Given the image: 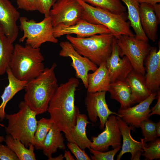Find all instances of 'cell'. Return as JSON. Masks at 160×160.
Here are the masks:
<instances>
[{
  "label": "cell",
  "instance_id": "46",
  "mask_svg": "<svg viewBox=\"0 0 160 160\" xmlns=\"http://www.w3.org/2000/svg\"><path fill=\"white\" fill-rule=\"evenodd\" d=\"M54 0L55 1V2L56 1H57L58 0Z\"/></svg>",
  "mask_w": 160,
  "mask_h": 160
},
{
  "label": "cell",
  "instance_id": "31",
  "mask_svg": "<svg viewBox=\"0 0 160 160\" xmlns=\"http://www.w3.org/2000/svg\"><path fill=\"white\" fill-rule=\"evenodd\" d=\"M143 148V152L141 156L145 160H152L160 159V139L156 138L153 141L149 142Z\"/></svg>",
  "mask_w": 160,
  "mask_h": 160
},
{
  "label": "cell",
  "instance_id": "23",
  "mask_svg": "<svg viewBox=\"0 0 160 160\" xmlns=\"http://www.w3.org/2000/svg\"><path fill=\"white\" fill-rule=\"evenodd\" d=\"M7 73L9 81V84L6 87L1 96L2 101L0 105V121L2 122L5 118L4 110L7 103L17 92L24 89L28 81H21L16 78L13 75L9 67Z\"/></svg>",
  "mask_w": 160,
  "mask_h": 160
},
{
  "label": "cell",
  "instance_id": "11",
  "mask_svg": "<svg viewBox=\"0 0 160 160\" xmlns=\"http://www.w3.org/2000/svg\"><path fill=\"white\" fill-rule=\"evenodd\" d=\"M105 126L102 132L92 137L91 148L104 152L108 151L110 146L115 148L121 145L122 135L116 116L110 115Z\"/></svg>",
  "mask_w": 160,
  "mask_h": 160
},
{
  "label": "cell",
  "instance_id": "28",
  "mask_svg": "<svg viewBox=\"0 0 160 160\" xmlns=\"http://www.w3.org/2000/svg\"><path fill=\"white\" fill-rule=\"evenodd\" d=\"M14 45L4 34H0V75L4 74L9 64L13 55Z\"/></svg>",
  "mask_w": 160,
  "mask_h": 160
},
{
  "label": "cell",
  "instance_id": "44",
  "mask_svg": "<svg viewBox=\"0 0 160 160\" xmlns=\"http://www.w3.org/2000/svg\"><path fill=\"white\" fill-rule=\"evenodd\" d=\"M0 125L2 127H4V125L1 124H0ZM5 138L2 136L0 135V143H1L3 141H4Z\"/></svg>",
  "mask_w": 160,
  "mask_h": 160
},
{
  "label": "cell",
  "instance_id": "21",
  "mask_svg": "<svg viewBox=\"0 0 160 160\" xmlns=\"http://www.w3.org/2000/svg\"><path fill=\"white\" fill-rule=\"evenodd\" d=\"M144 75L133 69L125 79L130 89L134 104L145 100L152 93L147 87Z\"/></svg>",
  "mask_w": 160,
  "mask_h": 160
},
{
  "label": "cell",
  "instance_id": "18",
  "mask_svg": "<svg viewBox=\"0 0 160 160\" xmlns=\"http://www.w3.org/2000/svg\"><path fill=\"white\" fill-rule=\"evenodd\" d=\"M145 77L147 87L152 92L160 90V48L152 47L146 58Z\"/></svg>",
  "mask_w": 160,
  "mask_h": 160
},
{
  "label": "cell",
  "instance_id": "4",
  "mask_svg": "<svg viewBox=\"0 0 160 160\" xmlns=\"http://www.w3.org/2000/svg\"><path fill=\"white\" fill-rule=\"evenodd\" d=\"M115 37L111 33L79 38L67 35L66 38L76 51L99 66L111 55Z\"/></svg>",
  "mask_w": 160,
  "mask_h": 160
},
{
  "label": "cell",
  "instance_id": "13",
  "mask_svg": "<svg viewBox=\"0 0 160 160\" xmlns=\"http://www.w3.org/2000/svg\"><path fill=\"white\" fill-rule=\"evenodd\" d=\"M111 33L105 27L90 23L81 19L75 24L67 26L62 24L54 27L53 33L57 38L65 35L75 34L76 37L84 38L97 34Z\"/></svg>",
  "mask_w": 160,
  "mask_h": 160
},
{
  "label": "cell",
  "instance_id": "37",
  "mask_svg": "<svg viewBox=\"0 0 160 160\" xmlns=\"http://www.w3.org/2000/svg\"><path fill=\"white\" fill-rule=\"evenodd\" d=\"M38 6V11L44 14L45 17L49 15L51 7L55 2L54 0H37Z\"/></svg>",
  "mask_w": 160,
  "mask_h": 160
},
{
  "label": "cell",
  "instance_id": "36",
  "mask_svg": "<svg viewBox=\"0 0 160 160\" xmlns=\"http://www.w3.org/2000/svg\"><path fill=\"white\" fill-rule=\"evenodd\" d=\"M0 159L1 160H19L15 153L6 145L0 143Z\"/></svg>",
  "mask_w": 160,
  "mask_h": 160
},
{
  "label": "cell",
  "instance_id": "29",
  "mask_svg": "<svg viewBox=\"0 0 160 160\" xmlns=\"http://www.w3.org/2000/svg\"><path fill=\"white\" fill-rule=\"evenodd\" d=\"M53 124L52 120L50 118L43 117L37 121L33 143L36 150H42L46 136Z\"/></svg>",
  "mask_w": 160,
  "mask_h": 160
},
{
  "label": "cell",
  "instance_id": "10",
  "mask_svg": "<svg viewBox=\"0 0 160 160\" xmlns=\"http://www.w3.org/2000/svg\"><path fill=\"white\" fill-rule=\"evenodd\" d=\"M60 46L61 50L59 55L71 58L72 62L71 65L75 71L76 78L81 79L85 87L87 89L89 72L95 71L98 68L97 65L87 58L78 53L68 41L60 42Z\"/></svg>",
  "mask_w": 160,
  "mask_h": 160
},
{
  "label": "cell",
  "instance_id": "16",
  "mask_svg": "<svg viewBox=\"0 0 160 160\" xmlns=\"http://www.w3.org/2000/svg\"><path fill=\"white\" fill-rule=\"evenodd\" d=\"M20 17L19 12L9 0H0V25L4 34L13 43L18 35L17 23Z\"/></svg>",
  "mask_w": 160,
  "mask_h": 160
},
{
  "label": "cell",
  "instance_id": "32",
  "mask_svg": "<svg viewBox=\"0 0 160 160\" xmlns=\"http://www.w3.org/2000/svg\"><path fill=\"white\" fill-rule=\"evenodd\" d=\"M144 137V142L146 143L154 140L157 137L156 133V123L148 119L143 121L140 125Z\"/></svg>",
  "mask_w": 160,
  "mask_h": 160
},
{
  "label": "cell",
  "instance_id": "30",
  "mask_svg": "<svg viewBox=\"0 0 160 160\" xmlns=\"http://www.w3.org/2000/svg\"><path fill=\"white\" fill-rule=\"evenodd\" d=\"M83 0L92 6L118 15H125L126 10L120 0Z\"/></svg>",
  "mask_w": 160,
  "mask_h": 160
},
{
  "label": "cell",
  "instance_id": "45",
  "mask_svg": "<svg viewBox=\"0 0 160 160\" xmlns=\"http://www.w3.org/2000/svg\"><path fill=\"white\" fill-rule=\"evenodd\" d=\"M4 34V33L0 25V34Z\"/></svg>",
  "mask_w": 160,
  "mask_h": 160
},
{
  "label": "cell",
  "instance_id": "6",
  "mask_svg": "<svg viewBox=\"0 0 160 160\" xmlns=\"http://www.w3.org/2000/svg\"><path fill=\"white\" fill-rule=\"evenodd\" d=\"M77 0L83 8L81 19L91 23L105 27L116 38L122 35H134L129 23L126 21L125 15L114 14L92 6L83 0Z\"/></svg>",
  "mask_w": 160,
  "mask_h": 160
},
{
  "label": "cell",
  "instance_id": "33",
  "mask_svg": "<svg viewBox=\"0 0 160 160\" xmlns=\"http://www.w3.org/2000/svg\"><path fill=\"white\" fill-rule=\"evenodd\" d=\"M121 148V146L120 145L111 151L107 152L101 151L91 148L89 149L90 152L93 154V155L91 156V160H113L115 155Z\"/></svg>",
  "mask_w": 160,
  "mask_h": 160
},
{
  "label": "cell",
  "instance_id": "22",
  "mask_svg": "<svg viewBox=\"0 0 160 160\" xmlns=\"http://www.w3.org/2000/svg\"><path fill=\"white\" fill-rule=\"evenodd\" d=\"M93 72L88 74L87 92L108 91L111 81L106 62L100 64Z\"/></svg>",
  "mask_w": 160,
  "mask_h": 160
},
{
  "label": "cell",
  "instance_id": "43",
  "mask_svg": "<svg viewBox=\"0 0 160 160\" xmlns=\"http://www.w3.org/2000/svg\"><path fill=\"white\" fill-rule=\"evenodd\" d=\"M64 158L63 155L61 154L59 156L55 157H51L48 159L49 160H63Z\"/></svg>",
  "mask_w": 160,
  "mask_h": 160
},
{
  "label": "cell",
  "instance_id": "27",
  "mask_svg": "<svg viewBox=\"0 0 160 160\" xmlns=\"http://www.w3.org/2000/svg\"><path fill=\"white\" fill-rule=\"evenodd\" d=\"M4 141L16 154L19 160H36L33 144H30L28 148L20 141L7 134L5 136Z\"/></svg>",
  "mask_w": 160,
  "mask_h": 160
},
{
  "label": "cell",
  "instance_id": "9",
  "mask_svg": "<svg viewBox=\"0 0 160 160\" xmlns=\"http://www.w3.org/2000/svg\"><path fill=\"white\" fill-rule=\"evenodd\" d=\"M51 8L49 15L53 27L60 24L73 25L81 19L83 8L77 0H58Z\"/></svg>",
  "mask_w": 160,
  "mask_h": 160
},
{
  "label": "cell",
  "instance_id": "34",
  "mask_svg": "<svg viewBox=\"0 0 160 160\" xmlns=\"http://www.w3.org/2000/svg\"><path fill=\"white\" fill-rule=\"evenodd\" d=\"M67 146L72 153L74 155L77 160H91L86 153L84 150L81 149L76 143L68 142Z\"/></svg>",
  "mask_w": 160,
  "mask_h": 160
},
{
  "label": "cell",
  "instance_id": "7",
  "mask_svg": "<svg viewBox=\"0 0 160 160\" xmlns=\"http://www.w3.org/2000/svg\"><path fill=\"white\" fill-rule=\"evenodd\" d=\"M19 20L20 28L23 33L19 39L20 42L25 40V44L33 48H40L46 42L55 44L58 42L53 35V26L49 15L45 17L42 20L39 22L24 16L20 17Z\"/></svg>",
  "mask_w": 160,
  "mask_h": 160
},
{
  "label": "cell",
  "instance_id": "17",
  "mask_svg": "<svg viewBox=\"0 0 160 160\" xmlns=\"http://www.w3.org/2000/svg\"><path fill=\"white\" fill-rule=\"evenodd\" d=\"M116 117L123 138L121 150L117 155L116 160H120L122 156L127 153H131V160H140L143 152V148L147 144L144 142L143 138L140 139V142L134 140L130 133L131 131L133 130L134 127L131 125L129 126L120 117Z\"/></svg>",
  "mask_w": 160,
  "mask_h": 160
},
{
  "label": "cell",
  "instance_id": "39",
  "mask_svg": "<svg viewBox=\"0 0 160 160\" xmlns=\"http://www.w3.org/2000/svg\"><path fill=\"white\" fill-rule=\"evenodd\" d=\"M152 5L153 10L159 20H160V4L156 3Z\"/></svg>",
  "mask_w": 160,
  "mask_h": 160
},
{
  "label": "cell",
  "instance_id": "40",
  "mask_svg": "<svg viewBox=\"0 0 160 160\" xmlns=\"http://www.w3.org/2000/svg\"><path fill=\"white\" fill-rule=\"evenodd\" d=\"M140 3H144L153 5V4L159 3L160 0H135Z\"/></svg>",
  "mask_w": 160,
  "mask_h": 160
},
{
  "label": "cell",
  "instance_id": "1",
  "mask_svg": "<svg viewBox=\"0 0 160 160\" xmlns=\"http://www.w3.org/2000/svg\"><path fill=\"white\" fill-rule=\"evenodd\" d=\"M79 84L78 78H70L58 86L49 104L50 118L65 135H68L76 124L79 108L74 104L75 96Z\"/></svg>",
  "mask_w": 160,
  "mask_h": 160
},
{
  "label": "cell",
  "instance_id": "41",
  "mask_svg": "<svg viewBox=\"0 0 160 160\" xmlns=\"http://www.w3.org/2000/svg\"><path fill=\"white\" fill-rule=\"evenodd\" d=\"M64 158L67 160H74L75 159L68 151H65L64 155Z\"/></svg>",
  "mask_w": 160,
  "mask_h": 160
},
{
  "label": "cell",
  "instance_id": "42",
  "mask_svg": "<svg viewBox=\"0 0 160 160\" xmlns=\"http://www.w3.org/2000/svg\"><path fill=\"white\" fill-rule=\"evenodd\" d=\"M156 133L157 137L160 136V121L156 123Z\"/></svg>",
  "mask_w": 160,
  "mask_h": 160
},
{
  "label": "cell",
  "instance_id": "5",
  "mask_svg": "<svg viewBox=\"0 0 160 160\" xmlns=\"http://www.w3.org/2000/svg\"><path fill=\"white\" fill-rule=\"evenodd\" d=\"M19 111L13 114H6L5 118L8 124L5 127L7 135L20 141L26 148L33 144L37 121L36 113L32 110L24 101L18 105Z\"/></svg>",
  "mask_w": 160,
  "mask_h": 160
},
{
  "label": "cell",
  "instance_id": "26",
  "mask_svg": "<svg viewBox=\"0 0 160 160\" xmlns=\"http://www.w3.org/2000/svg\"><path fill=\"white\" fill-rule=\"evenodd\" d=\"M126 5L128 10V19L130 25L133 28L135 36L139 39L148 42V39L141 25L139 13V4L135 0H120Z\"/></svg>",
  "mask_w": 160,
  "mask_h": 160
},
{
  "label": "cell",
  "instance_id": "19",
  "mask_svg": "<svg viewBox=\"0 0 160 160\" xmlns=\"http://www.w3.org/2000/svg\"><path fill=\"white\" fill-rule=\"evenodd\" d=\"M139 5L140 21L143 29L148 39L154 42L158 39V26L160 20L156 15L152 5L141 3Z\"/></svg>",
  "mask_w": 160,
  "mask_h": 160
},
{
  "label": "cell",
  "instance_id": "38",
  "mask_svg": "<svg viewBox=\"0 0 160 160\" xmlns=\"http://www.w3.org/2000/svg\"><path fill=\"white\" fill-rule=\"evenodd\" d=\"M156 99L157 102L156 105L150 109L151 112L149 114V117L153 114L160 115V90L157 92Z\"/></svg>",
  "mask_w": 160,
  "mask_h": 160
},
{
  "label": "cell",
  "instance_id": "8",
  "mask_svg": "<svg viewBox=\"0 0 160 160\" xmlns=\"http://www.w3.org/2000/svg\"><path fill=\"white\" fill-rule=\"evenodd\" d=\"M116 39L120 57L126 56L133 70L145 75L144 61L151 48L148 42L138 39L135 35H122Z\"/></svg>",
  "mask_w": 160,
  "mask_h": 160
},
{
  "label": "cell",
  "instance_id": "15",
  "mask_svg": "<svg viewBox=\"0 0 160 160\" xmlns=\"http://www.w3.org/2000/svg\"><path fill=\"white\" fill-rule=\"evenodd\" d=\"M106 66L111 79V83L118 80H125L133 69L132 66L126 56L121 58L120 50L115 38L112 52L106 61Z\"/></svg>",
  "mask_w": 160,
  "mask_h": 160
},
{
  "label": "cell",
  "instance_id": "12",
  "mask_svg": "<svg viewBox=\"0 0 160 160\" xmlns=\"http://www.w3.org/2000/svg\"><path fill=\"white\" fill-rule=\"evenodd\" d=\"M106 92H87L85 99L89 119L92 123H95L98 117L100 120L99 127L101 129H104L105 123L110 115H115L120 117L117 113L111 111L108 108L105 100Z\"/></svg>",
  "mask_w": 160,
  "mask_h": 160
},
{
  "label": "cell",
  "instance_id": "3",
  "mask_svg": "<svg viewBox=\"0 0 160 160\" xmlns=\"http://www.w3.org/2000/svg\"><path fill=\"white\" fill-rule=\"evenodd\" d=\"M44 60L40 48L16 44L14 46L9 67L16 78L28 81L43 71L45 68Z\"/></svg>",
  "mask_w": 160,
  "mask_h": 160
},
{
  "label": "cell",
  "instance_id": "2",
  "mask_svg": "<svg viewBox=\"0 0 160 160\" xmlns=\"http://www.w3.org/2000/svg\"><path fill=\"white\" fill-rule=\"evenodd\" d=\"M54 63L49 68L34 79L28 81L25 87L24 101L37 114L47 111L49 102L58 86Z\"/></svg>",
  "mask_w": 160,
  "mask_h": 160
},
{
  "label": "cell",
  "instance_id": "25",
  "mask_svg": "<svg viewBox=\"0 0 160 160\" xmlns=\"http://www.w3.org/2000/svg\"><path fill=\"white\" fill-rule=\"evenodd\" d=\"M61 131L54 124L47 133L42 149L43 154L48 157H52L58 148L65 150L66 148Z\"/></svg>",
  "mask_w": 160,
  "mask_h": 160
},
{
  "label": "cell",
  "instance_id": "14",
  "mask_svg": "<svg viewBox=\"0 0 160 160\" xmlns=\"http://www.w3.org/2000/svg\"><path fill=\"white\" fill-rule=\"evenodd\" d=\"M157 94V92H152L148 97L136 105L125 109H119L117 113L128 125L139 128L141 123L149 117L150 106L156 99Z\"/></svg>",
  "mask_w": 160,
  "mask_h": 160
},
{
  "label": "cell",
  "instance_id": "20",
  "mask_svg": "<svg viewBox=\"0 0 160 160\" xmlns=\"http://www.w3.org/2000/svg\"><path fill=\"white\" fill-rule=\"evenodd\" d=\"M76 124L73 129L68 134L65 135L69 142L76 143L81 149L90 148L92 142L88 138L86 133V127L88 124H91L88 120L87 116L80 113L79 109L76 114Z\"/></svg>",
  "mask_w": 160,
  "mask_h": 160
},
{
  "label": "cell",
  "instance_id": "35",
  "mask_svg": "<svg viewBox=\"0 0 160 160\" xmlns=\"http://www.w3.org/2000/svg\"><path fill=\"white\" fill-rule=\"evenodd\" d=\"M18 7L27 11H38L37 0H16Z\"/></svg>",
  "mask_w": 160,
  "mask_h": 160
},
{
  "label": "cell",
  "instance_id": "24",
  "mask_svg": "<svg viewBox=\"0 0 160 160\" xmlns=\"http://www.w3.org/2000/svg\"><path fill=\"white\" fill-rule=\"evenodd\" d=\"M108 91L111 98L119 102L121 109L131 107L134 103L130 89L125 80H118L111 82Z\"/></svg>",
  "mask_w": 160,
  "mask_h": 160
}]
</instances>
